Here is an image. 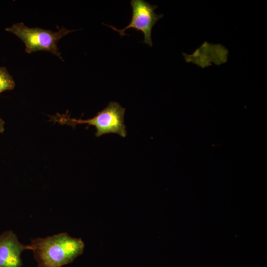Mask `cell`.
<instances>
[{"label": "cell", "instance_id": "obj_5", "mask_svg": "<svg viewBox=\"0 0 267 267\" xmlns=\"http://www.w3.org/2000/svg\"><path fill=\"white\" fill-rule=\"evenodd\" d=\"M32 250L30 245H25L18 240L11 230L0 235V267H22V253Z\"/></svg>", "mask_w": 267, "mask_h": 267}, {"label": "cell", "instance_id": "obj_2", "mask_svg": "<svg viewBox=\"0 0 267 267\" xmlns=\"http://www.w3.org/2000/svg\"><path fill=\"white\" fill-rule=\"evenodd\" d=\"M125 112V108L122 107L119 103L111 101L106 108L90 119H76L70 118L68 114H57L51 117V120L74 128L79 124L93 126L96 129L95 134L96 137L104 134L114 133L125 137L127 135L126 127L124 124Z\"/></svg>", "mask_w": 267, "mask_h": 267}, {"label": "cell", "instance_id": "obj_3", "mask_svg": "<svg viewBox=\"0 0 267 267\" xmlns=\"http://www.w3.org/2000/svg\"><path fill=\"white\" fill-rule=\"evenodd\" d=\"M19 38L24 43L25 51L28 53L37 51H47L62 59L57 46L58 41L74 30H68L62 27L57 32L40 28H29L20 22L13 24L5 29Z\"/></svg>", "mask_w": 267, "mask_h": 267}, {"label": "cell", "instance_id": "obj_1", "mask_svg": "<svg viewBox=\"0 0 267 267\" xmlns=\"http://www.w3.org/2000/svg\"><path fill=\"white\" fill-rule=\"evenodd\" d=\"M30 245L37 267H61L73 262L82 254L85 248L81 238L66 232L33 239Z\"/></svg>", "mask_w": 267, "mask_h": 267}, {"label": "cell", "instance_id": "obj_4", "mask_svg": "<svg viewBox=\"0 0 267 267\" xmlns=\"http://www.w3.org/2000/svg\"><path fill=\"white\" fill-rule=\"evenodd\" d=\"M133 14L131 22L126 27L118 29L113 26L110 28L118 32L121 36L126 35L125 31L133 28L137 31H141L144 35L142 41L145 44L152 46L151 32L154 25L163 16L162 14H156L155 10L157 8L156 5L143 0H132L131 1Z\"/></svg>", "mask_w": 267, "mask_h": 267}, {"label": "cell", "instance_id": "obj_7", "mask_svg": "<svg viewBox=\"0 0 267 267\" xmlns=\"http://www.w3.org/2000/svg\"><path fill=\"white\" fill-rule=\"evenodd\" d=\"M4 121L0 118V133H2L4 130Z\"/></svg>", "mask_w": 267, "mask_h": 267}, {"label": "cell", "instance_id": "obj_6", "mask_svg": "<svg viewBox=\"0 0 267 267\" xmlns=\"http://www.w3.org/2000/svg\"><path fill=\"white\" fill-rule=\"evenodd\" d=\"M15 86V82L6 68L0 67V93L6 90H12Z\"/></svg>", "mask_w": 267, "mask_h": 267}]
</instances>
